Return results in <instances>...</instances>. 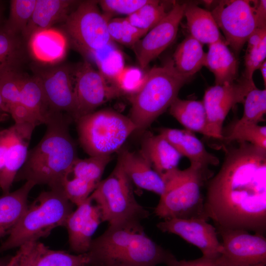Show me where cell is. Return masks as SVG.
<instances>
[{"label":"cell","instance_id":"6da1fadb","mask_svg":"<svg viewBox=\"0 0 266 266\" xmlns=\"http://www.w3.org/2000/svg\"><path fill=\"white\" fill-rule=\"evenodd\" d=\"M226 148L208 181L205 213L215 227L266 232V149L247 142Z\"/></svg>","mask_w":266,"mask_h":266},{"label":"cell","instance_id":"7a4b0ae2","mask_svg":"<svg viewBox=\"0 0 266 266\" xmlns=\"http://www.w3.org/2000/svg\"><path fill=\"white\" fill-rule=\"evenodd\" d=\"M72 118L66 114L53 112L48 119L44 135L28 150L26 161L15 181L26 180L62 188L74 161L78 158L76 144L68 126Z\"/></svg>","mask_w":266,"mask_h":266},{"label":"cell","instance_id":"3957f363","mask_svg":"<svg viewBox=\"0 0 266 266\" xmlns=\"http://www.w3.org/2000/svg\"><path fill=\"white\" fill-rule=\"evenodd\" d=\"M86 254L84 266H157L175 257L148 236L141 223L109 226Z\"/></svg>","mask_w":266,"mask_h":266},{"label":"cell","instance_id":"277c9868","mask_svg":"<svg viewBox=\"0 0 266 266\" xmlns=\"http://www.w3.org/2000/svg\"><path fill=\"white\" fill-rule=\"evenodd\" d=\"M212 176L208 167L194 164L183 170L175 168L163 176L165 190L154 209L155 215L164 220L176 218L208 221L201 189Z\"/></svg>","mask_w":266,"mask_h":266},{"label":"cell","instance_id":"5b68a950","mask_svg":"<svg viewBox=\"0 0 266 266\" xmlns=\"http://www.w3.org/2000/svg\"><path fill=\"white\" fill-rule=\"evenodd\" d=\"M189 80L176 70L172 59L146 73L142 85L130 98L129 118L136 131L146 129L169 108Z\"/></svg>","mask_w":266,"mask_h":266},{"label":"cell","instance_id":"8992f818","mask_svg":"<svg viewBox=\"0 0 266 266\" xmlns=\"http://www.w3.org/2000/svg\"><path fill=\"white\" fill-rule=\"evenodd\" d=\"M74 204L66 198L62 188L41 192L28 205L19 222L0 246V253L36 241L49 234L54 228L65 226Z\"/></svg>","mask_w":266,"mask_h":266},{"label":"cell","instance_id":"52a82bcc","mask_svg":"<svg viewBox=\"0 0 266 266\" xmlns=\"http://www.w3.org/2000/svg\"><path fill=\"white\" fill-rule=\"evenodd\" d=\"M133 185L118 160L111 174L90 196L100 209L102 222L121 225L141 223L149 216V212L136 201Z\"/></svg>","mask_w":266,"mask_h":266},{"label":"cell","instance_id":"ba28073f","mask_svg":"<svg viewBox=\"0 0 266 266\" xmlns=\"http://www.w3.org/2000/svg\"><path fill=\"white\" fill-rule=\"evenodd\" d=\"M76 122L80 143L90 156H111L136 131L129 117L109 109L95 111Z\"/></svg>","mask_w":266,"mask_h":266},{"label":"cell","instance_id":"9c48e42d","mask_svg":"<svg viewBox=\"0 0 266 266\" xmlns=\"http://www.w3.org/2000/svg\"><path fill=\"white\" fill-rule=\"evenodd\" d=\"M98 1L80 2L64 22V29L75 46L93 55L111 43L108 23L111 16L102 13Z\"/></svg>","mask_w":266,"mask_h":266},{"label":"cell","instance_id":"30bf717a","mask_svg":"<svg viewBox=\"0 0 266 266\" xmlns=\"http://www.w3.org/2000/svg\"><path fill=\"white\" fill-rule=\"evenodd\" d=\"M258 4V0H221L211 11L226 42L235 54L257 29L266 28L259 18Z\"/></svg>","mask_w":266,"mask_h":266},{"label":"cell","instance_id":"8fae6325","mask_svg":"<svg viewBox=\"0 0 266 266\" xmlns=\"http://www.w3.org/2000/svg\"><path fill=\"white\" fill-rule=\"evenodd\" d=\"M256 86L253 79L242 76L233 82L215 85L205 91L202 100L207 115V137L222 140L224 121L230 110L243 103L249 91Z\"/></svg>","mask_w":266,"mask_h":266},{"label":"cell","instance_id":"7c38bea8","mask_svg":"<svg viewBox=\"0 0 266 266\" xmlns=\"http://www.w3.org/2000/svg\"><path fill=\"white\" fill-rule=\"evenodd\" d=\"M73 78L76 104L75 121L122 93L115 85H109L107 79L87 60L73 70Z\"/></svg>","mask_w":266,"mask_h":266},{"label":"cell","instance_id":"4fadbf2b","mask_svg":"<svg viewBox=\"0 0 266 266\" xmlns=\"http://www.w3.org/2000/svg\"><path fill=\"white\" fill-rule=\"evenodd\" d=\"M221 236L220 256L227 266L266 264V238L264 235L240 230L216 227Z\"/></svg>","mask_w":266,"mask_h":266},{"label":"cell","instance_id":"5bb4252c","mask_svg":"<svg viewBox=\"0 0 266 266\" xmlns=\"http://www.w3.org/2000/svg\"><path fill=\"white\" fill-rule=\"evenodd\" d=\"M54 112L66 113L75 120L76 104L73 70L66 65L38 68L34 75Z\"/></svg>","mask_w":266,"mask_h":266},{"label":"cell","instance_id":"9a60e30c","mask_svg":"<svg viewBox=\"0 0 266 266\" xmlns=\"http://www.w3.org/2000/svg\"><path fill=\"white\" fill-rule=\"evenodd\" d=\"M187 4L174 2L167 14L133 46L141 69L174 41Z\"/></svg>","mask_w":266,"mask_h":266},{"label":"cell","instance_id":"2e32d148","mask_svg":"<svg viewBox=\"0 0 266 266\" xmlns=\"http://www.w3.org/2000/svg\"><path fill=\"white\" fill-rule=\"evenodd\" d=\"M157 226L162 232L177 235L195 245L203 256L216 259L221 255L222 246L216 228L205 220L173 218L164 220Z\"/></svg>","mask_w":266,"mask_h":266},{"label":"cell","instance_id":"e0dca14e","mask_svg":"<svg viewBox=\"0 0 266 266\" xmlns=\"http://www.w3.org/2000/svg\"><path fill=\"white\" fill-rule=\"evenodd\" d=\"M101 222L100 209L89 196L66 220L64 227L67 231L70 250L76 254L87 253L92 236Z\"/></svg>","mask_w":266,"mask_h":266},{"label":"cell","instance_id":"ac0fdd59","mask_svg":"<svg viewBox=\"0 0 266 266\" xmlns=\"http://www.w3.org/2000/svg\"><path fill=\"white\" fill-rule=\"evenodd\" d=\"M36 126L29 123L14 124L0 167V188L3 194L9 192L18 171L24 165L31 136Z\"/></svg>","mask_w":266,"mask_h":266},{"label":"cell","instance_id":"d6986e66","mask_svg":"<svg viewBox=\"0 0 266 266\" xmlns=\"http://www.w3.org/2000/svg\"><path fill=\"white\" fill-rule=\"evenodd\" d=\"M132 182L140 189L162 196L165 190L162 177L153 169L141 150L122 151L118 160Z\"/></svg>","mask_w":266,"mask_h":266},{"label":"cell","instance_id":"ffe728a7","mask_svg":"<svg viewBox=\"0 0 266 266\" xmlns=\"http://www.w3.org/2000/svg\"><path fill=\"white\" fill-rule=\"evenodd\" d=\"M160 134L165 138L182 156L187 157L191 164L204 166H217L219 159L209 153L202 142L191 131L172 128H163Z\"/></svg>","mask_w":266,"mask_h":266},{"label":"cell","instance_id":"44dd1931","mask_svg":"<svg viewBox=\"0 0 266 266\" xmlns=\"http://www.w3.org/2000/svg\"><path fill=\"white\" fill-rule=\"evenodd\" d=\"M77 1L70 0H36L31 18L22 34L28 40L35 32L52 28L65 22Z\"/></svg>","mask_w":266,"mask_h":266},{"label":"cell","instance_id":"7402d4cb","mask_svg":"<svg viewBox=\"0 0 266 266\" xmlns=\"http://www.w3.org/2000/svg\"><path fill=\"white\" fill-rule=\"evenodd\" d=\"M30 52L37 61L54 64L62 60L66 50V38L63 33L50 28L34 33L28 39Z\"/></svg>","mask_w":266,"mask_h":266},{"label":"cell","instance_id":"603a6c76","mask_svg":"<svg viewBox=\"0 0 266 266\" xmlns=\"http://www.w3.org/2000/svg\"><path fill=\"white\" fill-rule=\"evenodd\" d=\"M204 66L214 74L215 85L230 83L238 79L237 60L225 41L209 45Z\"/></svg>","mask_w":266,"mask_h":266},{"label":"cell","instance_id":"cb8c5ba5","mask_svg":"<svg viewBox=\"0 0 266 266\" xmlns=\"http://www.w3.org/2000/svg\"><path fill=\"white\" fill-rule=\"evenodd\" d=\"M140 150L161 177L178 168L182 157L160 134H148L146 136Z\"/></svg>","mask_w":266,"mask_h":266},{"label":"cell","instance_id":"d4e9b609","mask_svg":"<svg viewBox=\"0 0 266 266\" xmlns=\"http://www.w3.org/2000/svg\"><path fill=\"white\" fill-rule=\"evenodd\" d=\"M35 184L27 181L20 188L0 196V238L11 233L28 207V198Z\"/></svg>","mask_w":266,"mask_h":266},{"label":"cell","instance_id":"484cf974","mask_svg":"<svg viewBox=\"0 0 266 266\" xmlns=\"http://www.w3.org/2000/svg\"><path fill=\"white\" fill-rule=\"evenodd\" d=\"M21 103L33 118L36 125L46 124L53 111L35 76H30L21 72L19 74Z\"/></svg>","mask_w":266,"mask_h":266},{"label":"cell","instance_id":"4316f807","mask_svg":"<svg viewBox=\"0 0 266 266\" xmlns=\"http://www.w3.org/2000/svg\"><path fill=\"white\" fill-rule=\"evenodd\" d=\"M184 16L190 35L202 44L225 41L211 11L187 3Z\"/></svg>","mask_w":266,"mask_h":266},{"label":"cell","instance_id":"83f0119b","mask_svg":"<svg viewBox=\"0 0 266 266\" xmlns=\"http://www.w3.org/2000/svg\"><path fill=\"white\" fill-rule=\"evenodd\" d=\"M88 262L86 253L73 255L54 250L36 241L30 242L25 266H84Z\"/></svg>","mask_w":266,"mask_h":266},{"label":"cell","instance_id":"f1b7e54d","mask_svg":"<svg viewBox=\"0 0 266 266\" xmlns=\"http://www.w3.org/2000/svg\"><path fill=\"white\" fill-rule=\"evenodd\" d=\"M205 58L202 44L189 35L178 45L172 60L176 70L190 79L204 66Z\"/></svg>","mask_w":266,"mask_h":266},{"label":"cell","instance_id":"f546056e","mask_svg":"<svg viewBox=\"0 0 266 266\" xmlns=\"http://www.w3.org/2000/svg\"><path fill=\"white\" fill-rule=\"evenodd\" d=\"M169 108L170 114L186 130L207 136V115L202 100L177 97Z\"/></svg>","mask_w":266,"mask_h":266},{"label":"cell","instance_id":"4dcf8cb0","mask_svg":"<svg viewBox=\"0 0 266 266\" xmlns=\"http://www.w3.org/2000/svg\"><path fill=\"white\" fill-rule=\"evenodd\" d=\"M26 57V48L20 35L9 34L0 28V75L20 71Z\"/></svg>","mask_w":266,"mask_h":266},{"label":"cell","instance_id":"1f68e13d","mask_svg":"<svg viewBox=\"0 0 266 266\" xmlns=\"http://www.w3.org/2000/svg\"><path fill=\"white\" fill-rule=\"evenodd\" d=\"M174 2L150 0L132 14L125 18L133 26L148 32L155 26L170 10L168 6Z\"/></svg>","mask_w":266,"mask_h":266},{"label":"cell","instance_id":"d6a6232c","mask_svg":"<svg viewBox=\"0 0 266 266\" xmlns=\"http://www.w3.org/2000/svg\"><path fill=\"white\" fill-rule=\"evenodd\" d=\"M244 57L245 69L242 76L252 79L266 58V28L257 29L249 37Z\"/></svg>","mask_w":266,"mask_h":266},{"label":"cell","instance_id":"836d02e7","mask_svg":"<svg viewBox=\"0 0 266 266\" xmlns=\"http://www.w3.org/2000/svg\"><path fill=\"white\" fill-rule=\"evenodd\" d=\"M243 113L230 126L237 127L246 125L258 124L264 120L266 112V89L261 90L255 86L246 95L243 102Z\"/></svg>","mask_w":266,"mask_h":266},{"label":"cell","instance_id":"e575fe53","mask_svg":"<svg viewBox=\"0 0 266 266\" xmlns=\"http://www.w3.org/2000/svg\"><path fill=\"white\" fill-rule=\"evenodd\" d=\"M36 0H11L8 19L0 28L15 35L23 34L31 18Z\"/></svg>","mask_w":266,"mask_h":266},{"label":"cell","instance_id":"d590c367","mask_svg":"<svg viewBox=\"0 0 266 266\" xmlns=\"http://www.w3.org/2000/svg\"><path fill=\"white\" fill-rule=\"evenodd\" d=\"M111 159V156H90L84 159L78 158L66 177L78 178L98 185Z\"/></svg>","mask_w":266,"mask_h":266},{"label":"cell","instance_id":"8d00e7d4","mask_svg":"<svg viewBox=\"0 0 266 266\" xmlns=\"http://www.w3.org/2000/svg\"><path fill=\"white\" fill-rule=\"evenodd\" d=\"M222 140L228 144L235 141L247 142L266 149V127L258 124L237 127L230 125L225 133H223Z\"/></svg>","mask_w":266,"mask_h":266},{"label":"cell","instance_id":"74e56055","mask_svg":"<svg viewBox=\"0 0 266 266\" xmlns=\"http://www.w3.org/2000/svg\"><path fill=\"white\" fill-rule=\"evenodd\" d=\"M92 55L100 69L99 71L107 79L113 82L125 67L121 53L111 45V43Z\"/></svg>","mask_w":266,"mask_h":266},{"label":"cell","instance_id":"f35d334b","mask_svg":"<svg viewBox=\"0 0 266 266\" xmlns=\"http://www.w3.org/2000/svg\"><path fill=\"white\" fill-rule=\"evenodd\" d=\"M108 32L112 41L130 46H133L148 32L132 26L125 18L110 19Z\"/></svg>","mask_w":266,"mask_h":266},{"label":"cell","instance_id":"ab89813d","mask_svg":"<svg viewBox=\"0 0 266 266\" xmlns=\"http://www.w3.org/2000/svg\"><path fill=\"white\" fill-rule=\"evenodd\" d=\"M20 71H11L0 75V95L8 113L22 105L20 102L19 74Z\"/></svg>","mask_w":266,"mask_h":266},{"label":"cell","instance_id":"60d3db41","mask_svg":"<svg viewBox=\"0 0 266 266\" xmlns=\"http://www.w3.org/2000/svg\"><path fill=\"white\" fill-rule=\"evenodd\" d=\"M97 186L78 178L67 177L63 182L62 189L68 200L77 206L91 195Z\"/></svg>","mask_w":266,"mask_h":266},{"label":"cell","instance_id":"b9f144b4","mask_svg":"<svg viewBox=\"0 0 266 266\" xmlns=\"http://www.w3.org/2000/svg\"><path fill=\"white\" fill-rule=\"evenodd\" d=\"M144 76L140 69L125 67L115 78L114 84L120 90L134 94L142 85Z\"/></svg>","mask_w":266,"mask_h":266},{"label":"cell","instance_id":"7bdbcfd3","mask_svg":"<svg viewBox=\"0 0 266 266\" xmlns=\"http://www.w3.org/2000/svg\"><path fill=\"white\" fill-rule=\"evenodd\" d=\"M150 0H102L98 4L104 13L126 14L127 16L149 2Z\"/></svg>","mask_w":266,"mask_h":266},{"label":"cell","instance_id":"ee69618b","mask_svg":"<svg viewBox=\"0 0 266 266\" xmlns=\"http://www.w3.org/2000/svg\"><path fill=\"white\" fill-rule=\"evenodd\" d=\"M166 266H227L220 257L213 259L202 256L192 260H178L175 257L171 259Z\"/></svg>","mask_w":266,"mask_h":266},{"label":"cell","instance_id":"f6af8a7d","mask_svg":"<svg viewBox=\"0 0 266 266\" xmlns=\"http://www.w3.org/2000/svg\"><path fill=\"white\" fill-rule=\"evenodd\" d=\"M30 242L20 247L16 253L11 258L5 266H25L26 254L29 247Z\"/></svg>","mask_w":266,"mask_h":266},{"label":"cell","instance_id":"bcb514c9","mask_svg":"<svg viewBox=\"0 0 266 266\" xmlns=\"http://www.w3.org/2000/svg\"><path fill=\"white\" fill-rule=\"evenodd\" d=\"M10 137V130L9 128L0 130V166L2 164Z\"/></svg>","mask_w":266,"mask_h":266},{"label":"cell","instance_id":"7dc6e473","mask_svg":"<svg viewBox=\"0 0 266 266\" xmlns=\"http://www.w3.org/2000/svg\"><path fill=\"white\" fill-rule=\"evenodd\" d=\"M259 69H260L261 72L262 73L264 85L266 88V61H265L262 63Z\"/></svg>","mask_w":266,"mask_h":266},{"label":"cell","instance_id":"c3c4849f","mask_svg":"<svg viewBox=\"0 0 266 266\" xmlns=\"http://www.w3.org/2000/svg\"><path fill=\"white\" fill-rule=\"evenodd\" d=\"M3 113L6 114L8 113V111L7 107L0 95V114L2 113V114H3Z\"/></svg>","mask_w":266,"mask_h":266},{"label":"cell","instance_id":"681fc988","mask_svg":"<svg viewBox=\"0 0 266 266\" xmlns=\"http://www.w3.org/2000/svg\"><path fill=\"white\" fill-rule=\"evenodd\" d=\"M10 259L0 258V266H5L9 261Z\"/></svg>","mask_w":266,"mask_h":266},{"label":"cell","instance_id":"f907efd6","mask_svg":"<svg viewBox=\"0 0 266 266\" xmlns=\"http://www.w3.org/2000/svg\"><path fill=\"white\" fill-rule=\"evenodd\" d=\"M2 11H3L2 5L1 4V2L0 1V21L1 20L2 14Z\"/></svg>","mask_w":266,"mask_h":266},{"label":"cell","instance_id":"816d5d0a","mask_svg":"<svg viewBox=\"0 0 266 266\" xmlns=\"http://www.w3.org/2000/svg\"><path fill=\"white\" fill-rule=\"evenodd\" d=\"M266 266V264H260L255 266Z\"/></svg>","mask_w":266,"mask_h":266},{"label":"cell","instance_id":"f5cc1de1","mask_svg":"<svg viewBox=\"0 0 266 266\" xmlns=\"http://www.w3.org/2000/svg\"><path fill=\"white\" fill-rule=\"evenodd\" d=\"M1 130V129L0 128V130Z\"/></svg>","mask_w":266,"mask_h":266}]
</instances>
